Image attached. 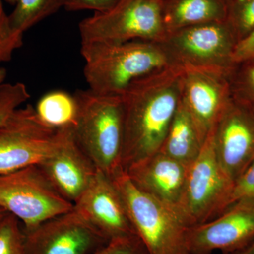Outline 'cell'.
I'll list each match as a JSON object with an SVG mask.
<instances>
[{"label": "cell", "mask_w": 254, "mask_h": 254, "mask_svg": "<svg viewBox=\"0 0 254 254\" xmlns=\"http://www.w3.org/2000/svg\"><path fill=\"white\" fill-rule=\"evenodd\" d=\"M6 2L9 3V4L11 5H15L17 2L18 0H4Z\"/></svg>", "instance_id": "obj_33"}, {"label": "cell", "mask_w": 254, "mask_h": 254, "mask_svg": "<svg viewBox=\"0 0 254 254\" xmlns=\"http://www.w3.org/2000/svg\"><path fill=\"white\" fill-rule=\"evenodd\" d=\"M65 0H18L9 15L11 28L23 34L37 23L54 14L64 5Z\"/></svg>", "instance_id": "obj_20"}, {"label": "cell", "mask_w": 254, "mask_h": 254, "mask_svg": "<svg viewBox=\"0 0 254 254\" xmlns=\"http://www.w3.org/2000/svg\"><path fill=\"white\" fill-rule=\"evenodd\" d=\"M220 166L235 180L254 161V107L230 98L213 130Z\"/></svg>", "instance_id": "obj_10"}, {"label": "cell", "mask_w": 254, "mask_h": 254, "mask_svg": "<svg viewBox=\"0 0 254 254\" xmlns=\"http://www.w3.org/2000/svg\"><path fill=\"white\" fill-rule=\"evenodd\" d=\"M0 254H26L22 224L11 213L0 218Z\"/></svg>", "instance_id": "obj_21"}, {"label": "cell", "mask_w": 254, "mask_h": 254, "mask_svg": "<svg viewBox=\"0 0 254 254\" xmlns=\"http://www.w3.org/2000/svg\"><path fill=\"white\" fill-rule=\"evenodd\" d=\"M181 66L138 80L121 95L124 171L161 148L181 98Z\"/></svg>", "instance_id": "obj_1"}, {"label": "cell", "mask_w": 254, "mask_h": 254, "mask_svg": "<svg viewBox=\"0 0 254 254\" xmlns=\"http://www.w3.org/2000/svg\"><path fill=\"white\" fill-rule=\"evenodd\" d=\"M6 74H7L6 70L4 68H0V85L4 83Z\"/></svg>", "instance_id": "obj_31"}, {"label": "cell", "mask_w": 254, "mask_h": 254, "mask_svg": "<svg viewBox=\"0 0 254 254\" xmlns=\"http://www.w3.org/2000/svg\"><path fill=\"white\" fill-rule=\"evenodd\" d=\"M229 1V0H227V1Z\"/></svg>", "instance_id": "obj_34"}, {"label": "cell", "mask_w": 254, "mask_h": 254, "mask_svg": "<svg viewBox=\"0 0 254 254\" xmlns=\"http://www.w3.org/2000/svg\"><path fill=\"white\" fill-rule=\"evenodd\" d=\"M120 0H65L64 7L69 11L92 10L103 13L113 9Z\"/></svg>", "instance_id": "obj_27"}, {"label": "cell", "mask_w": 254, "mask_h": 254, "mask_svg": "<svg viewBox=\"0 0 254 254\" xmlns=\"http://www.w3.org/2000/svg\"><path fill=\"white\" fill-rule=\"evenodd\" d=\"M225 71L181 67V100L204 141L230 100Z\"/></svg>", "instance_id": "obj_12"}, {"label": "cell", "mask_w": 254, "mask_h": 254, "mask_svg": "<svg viewBox=\"0 0 254 254\" xmlns=\"http://www.w3.org/2000/svg\"><path fill=\"white\" fill-rule=\"evenodd\" d=\"M73 128L68 130L59 148L38 165L58 193L73 204L98 170L75 141Z\"/></svg>", "instance_id": "obj_15"}, {"label": "cell", "mask_w": 254, "mask_h": 254, "mask_svg": "<svg viewBox=\"0 0 254 254\" xmlns=\"http://www.w3.org/2000/svg\"><path fill=\"white\" fill-rule=\"evenodd\" d=\"M71 128H52L31 105L18 108L0 127V175L38 165L59 148Z\"/></svg>", "instance_id": "obj_8"}, {"label": "cell", "mask_w": 254, "mask_h": 254, "mask_svg": "<svg viewBox=\"0 0 254 254\" xmlns=\"http://www.w3.org/2000/svg\"><path fill=\"white\" fill-rule=\"evenodd\" d=\"M227 13V0H163L167 34L195 25L226 21Z\"/></svg>", "instance_id": "obj_17"}, {"label": "cell", "mask_w": 254, "mask_h": 254, "mask_svg": "<svg viewBox=\"0 0 254 254\" xmlns=\"http://www.w3.org/2000/svg\"><path fill=\"white\" fill-rule=\"evenodd\" d=\"M163 0H120L106 12L94 13L78 25L81 43L163 41L166 36Z\"/></svg>", "instance_id": "obj_7"}, {"label": "cell", "mask_w": 254, "mask_h": 254, "mask_svg": "<svg viewBox=\"0 0 254 254\" xmlns=\"http://www.w3.org/2000/svg\"><path fill=\"white\" fill-rule=\"evenodd\" d=\"M234 205L254 207V161L234 182L230 208Z\"/></svg>", "instance_id": "obj_25"}, {"label": "cell", "mask_w": 254, "mask_h": 254, "mask_svg": "<svg viewBox=\"0 0 254 254\" xmlns=\"http://www.w3.org/2000/svg\"><path fill=\"white\" fill-rule=\"evenodd\" d=\"M23 34L15 31L5 12L2 0H0V64L12 59L16 50L22 47Z\"/></svg>", "instance_id": "obj_24"}, {"label": "cell", "mask_w": 254, "mask_h": 254, "mask_svg": "<svg viewBox=\"0 0 254 254\" xmlns=\"http://www.w3.org/2000/svg\"><path fill=\"white\" fill-rule=\"evenodd\" d=\"M25 235L26 254H93L109 241L74 208Z\"/></svg>", "instance_id": "obj_11"}, {"label": "cell", "mask_w": 254, "mask_h": 254, "mask_svg": "<svg viewBox=\"0 0 254 254\" xmlns=\"http://www.w3.org/2000/svg\"><path fill=\"white\" fill-rule=\"evenodd\" d=\"M0 207L28 232L72 210L73 204L58 193L39 165H33L0 175Z\"/></svg>", "instance_id": "obj_6"}, {"label": "cell", "mask_w": 254, "mask_h": 254, "mask_svg": "<svg viewBox=\"0 0 254 254\" xmlns=\"http://www.w3.org/2000/svg\"><path fill=\"white\" fill-rule=\"evenodd\" d=\"M254 238V207L234 205L204 223L188 227L190 254H222L238 250Z\"/></svg>", "instance_id": "obj_13"}, {"label": "cell", "mask_w": 254, "mask_h": 254, "mask_svg": "<svg viewBox=\"0 0 254 254\" xmlns=\"http://www.w3.org/2000/svg\"><path fill=\"white\" fill-rule=\"evenodd\" d=\"M227 21L237 41L254 29V0H229Z\"/></svg>", "instance_id": "obj_22"}, {"label": "cell", "mask_w": 254, "mask_h": 254, "mask_svg": "<svg viewBox=\"0 0 254 254\" xmlns=\"http://www.w3.org/2000/svg\"><path fill=\"white\" fill-rule=\"evenodd\" d=\"M137 236L149 254H190L186 225L175 210L135 186L124 170L112 177Z\"/></svg>", "instance_id": "obj_4"}, {"label": "cell", "mask_w": 254, "mask_h": 254, "mask_svg": "<svg viewBox=\"0 0 254 254\" xmlns=\"http://www.w3.org/2000/svg\"><path fill=\"white\" fill-rule=\"evenodd\" d=\"M247 83H248V86L250 87L251 92L254 96H252L254 100V65L250 68L248 74H247Z\"/></svg>", "instance_id": "obj_30"}, {"label": "cell", "mask_w": 254, "mask_h": 254, "mask_svg": "<svg viewBox=\"0 0 254 254\" xmlns=\"http://www.w3.org/2000/svg\"><path fill=\"white\" fill-rule=\"evenodd\" d=\"M43 123L55 129L73 128L77 118L74 96L63 91H53L43 95L35 108Z\"/></svg>", "instance_id": "obj_19"}, {"label": "cell", "mask_w": 254, "mask_h": 254, "mask_svg": "<svg viewBox=\"0 0 254 254\" xmlns=\"http://www.w3.org/2000/svg\"><path fill=\"white\" fill-rule=\"evenodd\" d=\"M237 42L226 20L171 32L161 43L177 66L227 72Z\"/></svg>", "instance_id": "obj_9"}, {"label": "cell", "mask_w": 254, "mask_h": 254, "mask_svg": "<svg viewBox=\"0 0 254 254\" xmlns=\"http://www.w3.org/2000/svg\"><path fill=\"white\" fill-rule=\"evenodd\" d=\"M93 254H149L136 235L111 239Z\"/></svg>", "instance_id": "obj_26"}, {"label": "cell", "mask_w": 254, "mask_h": 254, "mask_svg": "<svg viewBox=\"0 0 254 254\" xmlns=\"http://www.w3.org/2000/svg\"><path fill=\"white\" fill-rule=\"evenodd\" d=\"M205 141L180 98L173 121L159 151L190 166L198 158Z\"/></svg>", "instance_id": "obj_18"}, {"label": "cell", "mask_w": 254, "mask_h": 254, "mask_svg": "<svg viewBox=\"0 0 254 254\" xmlns=\"http://www.w3.org/2000/svg\"><path fill=\"white\" fill-rule=\"evenodd\" d=\"M30 97L31 94L24 83L17 82L0 85V127Z\"/></svg>", "instance_id": "obj_23"}, {"label": "cell", "mask_w": 254, "mask_h": 254, "mask_svg": "<svg viewBox=\"0 0 254 254\" xmlns=\"http://www.w3.org/2000/svg\"><path fill=\"white\" fill-rule=\"evenodd\" d=\"M213 130L205 139L198 158L189 167L183 194L177 208V213L187 227L213 220L230 208L234 182L217 159Z\"/></svg>", "instance_id": "obj_5"}, {"label": "cell", "mask_w": 254, "mask_h": 254, "mask_svg": "<svg viewBox=\"0 0 254 254\" xmlns=\"http://www.w3.org/2000/svg\"><path fill=\"white\" fill-rule=\"evenodd\" d=\"M83 74L90 89L121 96L134 82L177 66L161 42L81 43Z\"/></svg>", "instance_id": "obj_2"}, {"label": "cell", "mask_w": 254, "mask_h": 254, "mask_svg": "<svg viewBox=\"0 0 254 254\" xmlns=\"http://www.w3.org/2000/svg\"><path fill=\"white\" fill-rule=\"evenodd\" d=\"M77 118L73 137L98 171L112 178L122 168L124 113L122 97L88 88L73 94Z\"/></svg>", "instance_id": "obj_3"}, {"label": "cell", "mask_w": 254, "mask_h": 254, "mask_svg": "<svg viewBox=\"0 0 254 254\" xmlns=\"http://www.w3.org/2000/svg\"><path fill=\"white\" fill-rule=\"evenodd\" d=\"M222 254H254V238L238 250Z\"/></svg>", "instance_id": "obj_29"}, {"label": "cell", "mask_w": 254, "mask_h": 254, "mask_svg": "<svg viewBox=\"0 0 254 254\" xmlns=\"http://www.w3.org/2000/svg\"><path fill=\"white\" fill-rule=\"evenodd\" d=\"M9 213L6 210H5L4 208L0 207V218H2L3 216H4L6 214Z\"/></svg>", "instance_id": "obj_32"}, {"label": "cell", "mask_w": 254, "mask_h": 254, "mask_svg": "<svg viewBox=\"0 0 254 254\" xmlns=\"http://www.w3.org/2000/svg\"><path fill=\"white\" fill-rule=\"evenodd\" d=\"M189 167L158 151L131 165L125 172L137 188L177 212Z\"/></svg>", "instance_id": "obj_16"}, {"label": "cell", "mask_w": 254, "mask_h": 254, "mask_svg": "<svg viewBox=\"0 0 254 254\" xmlns=\"http://www.w3.org/2000/svg\"><path fill=\"white\" fill-rule=\"evenodd\" d=\"M73 208L108 240L136 235L120 192L111 178L101 172L73 203Z\"/></svg>", "instance_id": "obj_14"}, {"label": "cell", "mask_w": 254, "mask_h": 254, "mask_svg": "<svg viewBox=\"0 0 254 254\" xmlns=\"http://www.w3.org/2000/svg\"><path fill=\"white\" fill-rule=\"evenodd\" d=\"M254 60V29L237 42L232 55V63H243Z\"/></svg>", "instance_id": "obj_28"}]
</instances>
